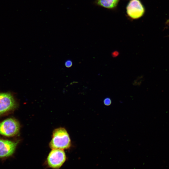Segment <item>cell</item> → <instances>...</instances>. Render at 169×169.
Segmentation results:
<instances>
[{
	"label": "cell",
	"mask_w": 169,
	"mask_h": 169,
	"mask_svg": "<svg viewBox=\"0 0 169 169\" xmlns=\"http://www.w3.org/2000/svg\"><path fill=\"white\" fill-rule=\"evenodd\" d=\"M17 103L10 92L0 93V116L14 110Z\"/></svg>",
	"instance_id": "3957f363"
},
{
	"label": "cell",
	"mask_w": 169,
	"mask_h": 169,
	"mask_svg": "<svg viewBox=\"0 0 169 169\" xmlns=\"http://www.w3.org/2000/svg\"><path fill=\"white\" fill-rule=\"evenodd\" d=\"M18 141L0 138V159L3 160L12 156L14 153Z\"/></svg>",
	"instance_id": "8992f818"
},
{
	"label": "cell",
	"mask_w": 169,
	"mask_h": 169,
	"mask_svg": "<svg viewBox=\"0 0 169 169\" xmlns=\"http://www.w3.org/2000/svg\"><path fill=\"white\" fill-rule=\"evenodd\" d=\"M71 141L68 133L63 128H59L54 130L49 146L52 149L64 150L69 148Z\"/></svg>",
	"instance_id": "6da1fadb"
},
{
	"label": "cell",
	"mask_w": 169,
	"mask_h": 169,
	"mask_svg": "<svg viewBox=\"0 0 169 169\" xmlns=\"http://www.w3.org/2000/svg\"><path fill=\"white\" fill-rule=\"evenodd\" d=\"M126 12L131 18L137 19L143 15L145 8L140 0H130L126 7Z\"/></svg>",
	"instance_id": "5b68a950"
},
{
	"label": "cell",
	"mask_w": 169,
	"mask_h": 169,
	"mask_svg": "<svg viewBox=\"0 0 169 169\" xmlns=\"http://www.w3.org/2000/svg\"><path fill=\"white\" fill-rule=\"evenodd\" d=\"M20 125L18 121L13 118H7L0 123V135L13 137L19 132Z\"/></svg>",
	"instance_id": "7a4b0ae2"
},
{
	"label": "cell",
	"mask_w": 169,
	"mask_h": 169,
	"mask_svg": "<svg viewBox=\"0 0 169 169\" xmlns=\"http://www.w3.org/2000/svg\"><path fill=\"white\" fill-rule=\"evenodd\" d=\"M65 66L67 68H69L72 65V62L70 60H67L65 63Z\"/></svg>",
	"instance_id": "9c48e42d"
},
{
	"label": "cell",
	"mask_w": 169,
	"mask_h": 169,
	"mask_svg": "<svg viewBox=\"0 0 169 169\" xmlns=\"http://www.w3.org/2000/svg\"><path fill=\"white\" fill-rule=\"evenodd\" d=\"M120 0H96L95 3L108 9H113L116 7Z\"/></svg>",
	"instance_id": "52a82bcc"
},
{
	"label": "cell",
	"mask_w": 169,
	"mask_h": 169,
	"mask_svg": "<svg viewBox=\"0 0 169 169\" xmlns=\"http://www.w3.org/2000/svg\"><path fill=\"white\" fill-rule=\"evenodd\" d=\"M103 103L106 106L110 105L111 103V100L110 98L109 97L105 98L103 100Z\"/></svg>",
	"instance_id": "ba28073f"
},
{
	"label": "cell",
	"mask_w": 169,
	"mask_h": 169,
	"mask_svg": "<svg viewBox=\"0 0 169 169\" xmlns=\"http://www.w3.org/2000/svg\"><path fill=\"white\" fill-rule=\"evenodd\" d=\"M119 54V52L117 51H115L112 53V55L113 57H116Z\"/></svg>",
	"instance_id": "30bf717a"
},
{
	"label": "cell",
	"mask_w": 169,
	"mask_h": 169,
	"mask_svg": "<svg viewBox=\"0 0 169 169\" xmlns=\"http://www.w3.org/2000/svg\"><path fill=\"white\" fill-rule=\"evenodd\" d=\"M66 156L63 150L52 149L47 159L48 166L54 169H58L64 164L66 160Z\"/></svg>",
	"instance_id": "277c9868"
}]
</instances>
